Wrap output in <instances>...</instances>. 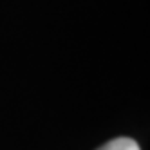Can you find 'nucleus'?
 I'll list each match as a JSON object with an SVG mask.
<instances>
[{
	"label": "nucleus",
	"instance_id": "1",
	"mask_svg": "<svg viewBox=\"0 0 150 150\" xmlns=\"http://www.w3.org/2000/svg\"><path fill=\"white\" fill-rule=\"evenodd\" d=\"M98 150H139V145L130 137H116L112 141L105 143Z\"/></svg>",
	"mask_w": 150,
	"mask_h": 150
}]
</instances>
